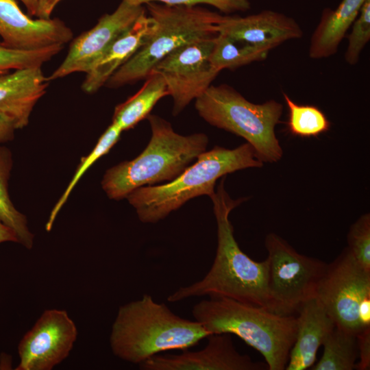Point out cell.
<instances>
[{
    "instance_id": "1",
    "label": "cell",
    "mask_w": 370,
    "mask_h": 370,
    "mask_svg": "<svg viewBox=\"0 0 370 370\" xmlns=\"http://www.w3.org/2000/svg\"><path fill=\"white\" fill-rule=\"evenodd\" d=\"M224 176L210 197L217 225V248L205 277L169 295V302L193 297H224L267 310L268 262H256L239 247L230 221V212L245 199L233 200L225 189Z\"/></svg>"
},
{
    "instance_id": "2",
    "label": "cell",
    "mask_w": 370,
    "mask_h": 370,
    "mask_svg": "<svg viewBox=\"0 0 370 370\" xmlns=\"http://www.w3.org/2000/svg\"><path fill=\"white\" fill-rule=\"evenodd\" d=\"M209 335L199 322L176 315L145 294L119 308L110 344L114 356L139 365L162 352L187 349Z\"/></svg>"
},
{
    "instance_id": "3",
    "label": "cell",
    "mask_w": 370,
    "mask_h": 370,
    "mask_svg": "<svg viewBox=\"0 0 370 370\" xmlns=\"http://www.w3.org/2000/svg\"><path fill=\"white\" fill-rule=\"evenodd\" d=\"M210 334H235L264 358L269 370H284L297 332V317L224 297H209L192 310Z\"/></svg>"
},
{
    "instance_id": "4",
    "label": "cell",
    "mask_w": 370,
    "mask_h": 370,
    "mask_svg": "<svg viewBox=\"0 0 370 370\" xmlns=\"http://www.w3.org/2000/svg\"><path fill=\"white\" fill-rule=\"evenodd\" d=\"M263 164L248 143L233 149L215 146L201 153L173 180L138 188L126 198L140 221L155 223L194 197H210L220 177L238 170L260 168Z\"/></svg>"
},
{
    "instance_id": "5",
    "label": "cell",
    "mask_w": 370,
    "mask_h": 370,
    "mask_svg": "<svg viewBox=\"0 0 370 370\" xmlns=\"http://www.w3.org/2000/svg\"><path fill=\"white\" fill-rule=\"evenodd\" d=\"M147 119L151 137L146 148L132 160L108 169L103 175L101 186L110 199L126 198L138 188L172 181L206 151V134L183 136L158 116L149 114Z\"/></svg>"
},
{
    "instance_id": "6",
    "label": "cell",
    "mask_w": 370,
    "mask_h": 370,
    "mask_svg": "<svg viewBox=\"0 0 370 370\" xmlns=\"http://www.w3.org/2000/svg\"><path fill=\"white\" fill-rule=\"evenodd\" d=\"M155 30L148 40L108 80L106 85L118 88L145 79L167 55L188 43L219 34L225 16L199 5L146 3Z\"/></svg>"
},
{
    "instance_id": "7",
    "label": "cell",
    "mask_w": 370,
    "mask_h": 370,
    "mask_svg": "<svg viewBox=\"0 0 370 370\" xmlns=\"http://www.w3.org/2000/svg\"><path fill=\"white\" fill-rule=\"evenodd\" d=\"M195 106L211 125L245 139L262 162L282 158L283 151L275 132L283 112L282 103L273 99L254 103L232 86L221 84L211 85L195 99Z\"/></svg>"
},
{
    "instance_id": "8",
    "label": "cell",
    "mask_w": 370,
    "mask_h": 370,
    "mask_svg": "<svg viewBox=\"0 0 370 370\" xmlns=\"http://www.w3.org/2000/svg\"><path fill=\"white\" fill-rule=\"evenodd\" d=\"M267 310L293 315L307 301L316 297L328 263L298 253L282 237L267 235Z\"/></svg>"
},
{
    "instance_id": "9",
    "label": "cell",
    "mask_w": 370,
    "mask_h": 370,
    "mask_svg": "<svg viewBox=\"0 0 370 370\" xmlns=\"http://www.w3.org/2000/svg\"><path fill=\"white\" fill-rule=\"evenodd\" d=\"M370 297V271L354 258L347 248L328 264L316 298L335 325L356 335L362 330L358 319L360 303Z\"/></svg>"
},
{
    "instance_id": "10",
    "label": "cell",
    "mask_w": 370,
    "mask_h": 370,
    "mask_svg": "<svg viewBox=\"0 0 370 370\" xmlns=\"http://www.w3.org/2000/svg\"><path fill=\"white\" fill-rule=\"evenodd\" d=\"M216 36L177 48L152 69L166 83L169 95L173 101V115L181 112L191 101L200 97L219 74L210 62Z\"/></svg>"
},
{
    "instance_id": "11",
    "label": "cell",
    "mask_w": 370,
    "mask_h": 370,
    "mask_svg": "<svg viewBox=\"0 0 370 370\" xmlns=\"http://www.w3.org/2000/svg\"><path fill=\"white\" fill-rule=\"evenodd\" d=\"M77 336L76 325L65 310H46L21 340L16 369H52L69 355Z\"/></svg>"
},
{
    "instance_id": "12",
    "label": "cell",
    "mask_w": 370,
    "mask_h": 370,
    "mask_svg": "<svg viewBox=\"0 0 370 370\" xmlns=\"http://www.w3.org/2000/svg\"><path fill=\"white\" fill-rule=\"evenodd\" d=\"M145 12L143 5L121 1L116 10L103 14L90 29L75 38L61 64L48 77L54 80L73 73H88L111 44Z\"/></svg>"
},
{
    "instance_id": "13",
    "label": "cell",
    "mask_w": 370,
    "mask_h": 370,
    "mask_svg": "<svg viewBox=\"0 0 370 370\" xmlns=\"http://www.w3.org/2000/svg\"><path fill=\"white\" fill-rule=\"evenodd\" d=\"M199 351L182 350L179 354L155 355L138 366L142 370H263L267 363L256 362L237 352L230 334L209 335Z\"/></svg>"
},
{
    "instance_id": "14",
    "label": "cell",
    "mask_w": 370,
    "mask_h": 370,
    "mask_svg": "<svg viewBox=\"0 0 370 370\" xmlns=\"http://www.w3.org/2000/svg\"><path fill=\"white\" fill-rule=\"evenodd\" d=\"M0 36L7 46L21 50H35L64 45L73 38L72 30L58 18H33L16 0H0Z\"/></svg>"
},
{
    "instance_id": "15",
    "label": "cell",
    "mask_w": 370,
    "mask_h": 370,
    "mask_svg": "<svg viewBox=\"0 0 370 370\" xmlns=\"http://www.w3.org/2000/svg\"><path fill=\"white\" fill-rule=\"evenodd\" d=\"M219 33L268 51L303 36V30L294 18L273 10L245 17L225 16L219 24Z\"/></svg>"
},
{
    "instance_id": "16",
    "label": "cell",
    "mask_w": 370,
    "mask_h": 370,
    "mask_svg": "<svg viewBox=\"0 0 370 370\" xmlns=\"http://www.w3.org/2000/svg\"><path fill=\"white\" fill-rule=\"evenodd\" d=\"M49 82L42 67L17 69L0 76V115L15 130L25 127Z\"/></svg>"
},
{
    "instance_id": "17",
    "label": "cell",
    "mask_w": 370,
    "mask_h": 370,
    "mask_svg": "<svg viewBox=\"0 0 370 370\" xmlns=\"http://www.w3.org/2000/svg\"><path fill=\"white\" fill-rule=\"evenodd\" d=\"M155 27L153 19L145 11L128 30L111 44L86 73L82 89L91 94L106 85L110 77L148 40Z\"/></svg>"
},
{
    "instance_id": "18",
    "label": "cell",
    "mask_w": 370,
    "mask_h": 370,
    "mask_svg": "<svg viewBox=\"0 0 370 370\" xmlns=\"http://www.w3.org/2000/svg\"><path fill=\"white\" fill-rule=\"evenodd\" d=\"M297 314L296 336L286 370H305L313 366L319 347L335 326L316 297L305 302Z\"/></svg>"
},
{
    "instance_id": "19",
    "label": "cell",
    "mask_w": 370,
    "mask_h": 370,
    "mask_svg": "<svg viewBox=\"0 0 370 370\" xmlns=\"http://www.w3.org/2000/svg\"><path fill=\"white\" fill-rule=\"evenodd\" d=\"M366 0H342L335 10L325 8L310 42L309 56L322 59L334 55Z\"/></svg>"
},
{
    "instance_id": "20",
    "label": "cell",
    "mask_w": 370,
    "mask_h": 370,
    "mask_svg": "<svg viewBox=\"0 0 370 370\" xmlns=\"http://www.w3.org/2000/svg\"><path fill=\"white\" fill-rule=\"evenodd\" d=\"M145 79V84L136 94L114 109L112 123L122 131L133 128L147 118L156 103L169 95L166 83L160 74L151 71Z\"/></svg>"
},
{
    "instance_id": "21",
    "label": "cell",
    "mask_w": 370,
    "mask_h": 370,
    "mask_svg": "<svg viewBox=\"0 0 370 370\" xmlns=\"http://www.w3.org/2000/svg\"><path fill=\"white\" fill-rule=\"evenodd\" d=\"M269 51L219 33L210 56L212 68L219 73L223 69H235L254 62L264 60Z\"/></svg>"
},
{
    "instance_id": "22",
    "label": "cell",
    "mask_w": 370,
    "mask_h": 370,
    "mask_svg": "<svg viewBox=\"0 0 370 370\" xmlns=\"http://www.w3.org/2000/svg\"><path fill=\"white\" fill-rule=\"evenodd\" d=\"M323 353L312 370H353L358 358L356 334L334 326L325 339Z\"/></svg>"
},
{
    "instance_id": "23",
    "label": "cell",
    "mask_w": 370,
    "mask_h": 370,
    "mask_svg": "<svg viewBox=\"0 0 370 370\" xmlns=\"http://www.w3.org/2000/svg\"><path fill=\"white\" fill-rule=\"evenodd\" d=\"M11 168V154L8 149L0 146V221L14 233L18 243L31 249L34 236L28 228L25 217L14 207L8 193Z\"/></svg>"
},
{
    "instance_id": "24",
    "label": "cell",
    "mask_w": 370,
    "mask_h": 370,
    "mask_svg": "<svg viewBox=\"0 0 370 370\" xmlns=\"http://www.w3.org/2000/svg\"><path fill=\"white\" fill-rule=\"evenodd\" d=\"M284 99L288 110L287 127L292 135L299 137H315L327 132L330 123L318 108L295 103L285 92Z\"/></svg>"
},
{
    "instance_id": "25",
    "label": "cell",
    "mask_w": 370,
    "mask_h": 370,
    "mask_svg": "<svg viewBox=\"0 0 370 370\" xmlns=\"http://www.w3.org/2000/svg\"><path fill=\"white\" fill-rule=\"evenodd\" d=\"M123 131L115 123L112 124L106 129L104 133L101 136L97 143L92 151L83 158L81 164L76 170L71 181L69 184L65 191L58 201L53 210H51L49 219L46 223V230L49 231L53 224V222L70 195L73 188L84 174V173L99 158L106 154L110 149L116 143L121 136Z\"/></svg>"
},
{
    "instance_id": "26",
    "label": "cell",
    "mask_w": 370,
    "mask_h": 370,
    "mask_svg": "<svg viewBox=\"0 0 370 370\" xmlns=\"http://www.w3.org/2000/svg\"><path fill=\"white\" fill-rule=\"evenodd\" d=\"M64 45H56L35 50L11 48L0 42V76L11 71L30 67H42L57 55Z\"/></svg>"
},
{
    "instance_id": "27",
    "label": "cell",
    "mask_w": 370,
    "mask_h": 370,
    "mask_svg": "<svg viewBox=\"0 0 370 370\" xmlns=\"http://www.w3.org/2000/svg\"><path fill=\"white\" fill-rule=\"evenodd\" d=\"M352 26L344 58L347 64L354 65L370 40V0L365 1Z\"/></svg>"
},
{
    "instance_id": "28",
    "label": "cell",
    "mask_w": 370,
    "mask_h": 370,
    "mask_svg": "<svg viewBox=\"0 0 370 370\" xmlns=\"http://www.w3.org/2000/svg\"><path fill=\"white\" fill-rule=\"evenodd\" d=\"M347 247L354 258L370 271V214L362 215L352 225L347 234Z\"/></svg>"
},
{
    "instance_id": "29",
    "label": "cell",
    "mask_w": 370,
    "mask_h": 370,
    "mask_svg": "<svg viewBox=\"0 0 370 370\" xmlns=\"http://www.w3.org/2000/svg\"><path fill=\"white\" fill-rule=\"evenodd\" d=\"M127 3L143 5L149 2H157L169 5L195 6L206 4L213 6L223 13L246 11L250 8L249 0H121Z\"/></svg>"
},
{
    "instance_id": "30",
    "label": "cell",
    "mask_w": 370,
    "mask_h": 370,
    "mask_svg": "<svg viewBox=\"0 0 370 370\" xmlns=\"http://www.w3.org/2000/svg\"><path fill=\"white\" fill-rule=\"evenodd\" d=\"M356 336L360 360L356 364V369L369 370L370 369V327L362 330Z\"/></svg>"
},
{
    "instance_id": "31",
    "label": "cell",
    "mask_w": 370,
    "mask_h": 370,
    "mask_svg": "<svg viewBox=\"0 0 370 370\" xmlns=\"http://www.w3.org/2000/svg\"><path fill=\"white\" fill-rule=\"evenodd\" d=\"M62 0H38L35 16L41 19H49L56 5Z\"/></svg>"
},
{
    "instance_id": "32",
    "label": "cell",
    "mask_w": 370,
    "mask_h": 370,
    "mask_svg": "<svg viewBox=\"0 0 370 370\" xmlns=\"http://www.w3.org/2000/svg\"><path fill=\"white\" fill-rule=\"evenodd\" d=\"M358 319L362 329L370 327V297L365 299L358 308Z\"/></svg>"
},
{
    "instance_id": "33",
    "label": "cell",
    "mask_w": 370,
    "mask_h": 370,
    "mask_svg": "<svg viewBox=\"0 0 370 370\" xmlns=\"http://www.w3.org/2000/svg\"><path fill=\"white\" fill-rule=\"evenodd\" d=\"M14 130L15 128L12 124L0 115V143L12 140Z\"/></svg>"
},
{
    "instance_id": "34",
    "label": "cell",
    "mask_w": 370,
    "mask_h": 370,
    "mask_svg": "<svg viewBox=\"0 0 370 370\" xmlns=\"http://www.w3.org/2000/svg\"><path fill=\"white\" fill-rule=\"evenodd\" d=\"M4 242H17L14 233L0 221V243Z\"/></svg>"
},
{
    "instance_id": "35",
    "label": "cell",
    "mask_w": 370,
    "mask_h": 370,
    "mask_svg": "<svg viewBox=\"0 0 370 370\" xmlns=\"http://www.w3.org/2000/svg\"><path fill=\"white\" fill-rule=\"evenodd\" d=\"M20 1L25 7L27 10V14L31 16H35L38 0H18Z\"/></svg>"
}]
</instances>
